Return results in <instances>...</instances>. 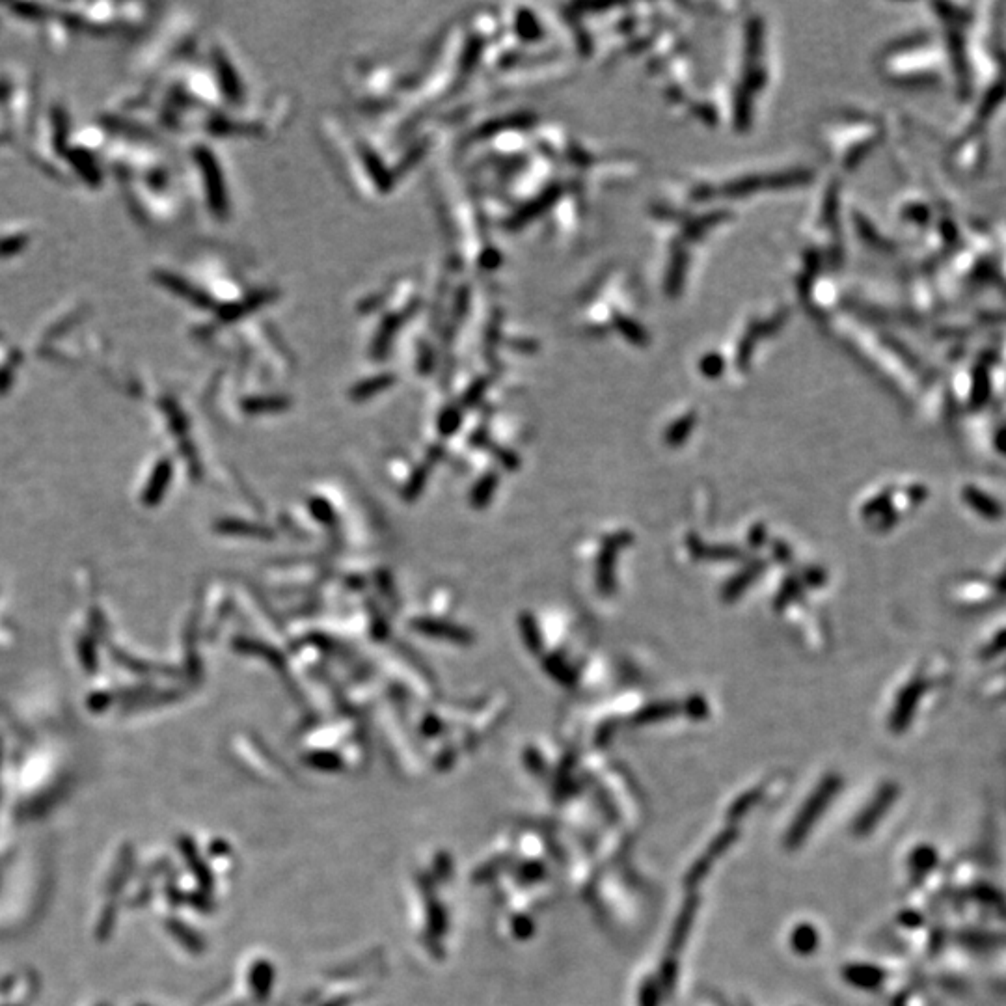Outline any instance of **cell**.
<instances>
[{"instance_id": "cell-3", "label": "cell", "mask_w": 1006, "mask_h": 1006, "mask_svg": "<svg viewBox=\"0 0 1006 1006\" xmlns=\"http://www.w3.org/2000/svg\"><path fill=\"white\" fill-rule=\"evenodd\" d=\"M578 327L587 334L647 345L649 332L639 315V304L628 272L608 267L578 300Z\"/></svg>"}, {"instance_id": "cell-2", "label": "cell", "mask_w": 1006, "mask_h": 1006, "mask_svg": "<svg viewBox=\"0 0 1006 1006\" xmlns=\"http://www.w3.org/2000/svg\"><path fill=\"white\" fill-rule=\"evenodd\" d=\"M729 55L723 81L714 94V118H723L736 131H748L757 122L764 97L774 84V60L770 32L764 17L746 14L727 43Z\"/></svg>"}, {"instance_id": "cell-5", "label": "cell", "mask_w": 1006, "mask_h": 1006, "mask_svg": "<svg viewBox=\"0 0 1006 1006\" xmlns=\"http://www.w3.org/2000/svg\"><path fill=\"white\" fill-rule=\"evenodd\" d=\"M738 839V830L736 828H727V830L721 831L720 835L708 844L707 854L697 859L694 863V867L688 871L686 878H684V885L694 891L695 887L699 884H703V880L707 878L708 872H710V867L716 859H720L733 844L736 843Z\"/></svg>"}, {"instance_id": "cell-1", "label": "cell", "mask_w": 1006, "mask_h": 1006, "mask_svg": "<svg viewBox=\"0 0 1006 1006\" xmlns=\"http://www.w3.org/2000/svg\"><path fill=\"white\" fill-rule=\"evenodd\" d=\"M735 220V211L716 205H695L666 200L654 205V282L667 300H680L692 286L710 237Z\"/></svg>"}, {"instance_id": "cell-10", "label": "cell", "mask_w": 1006, "mask_h": 1006, "mask_svg": "<svg viewBox=\"0 0 1006 1006\" xmlns=\"http://www.w3.org/2000/svg\"><path fill=\"white\" fill-rule=\"evenodd\" d=\"M759 798H761V794H759V792H751V794L742 796V798L733 805V809L729 811V822H738L742 816L751 811V807H753L755 803L759 802Z\"/></svg>"}, {"instance_id": "cell-7", "label": "cell", "mask_w": 1006, "mask_h": 1006, "mask_svg": "<svg viewBox=\"0 0 1006 1006\" xmlns=\"http://www.w3.org/2000/svg\"><path fill=\"white\" fill-rule=\"evenodd\" d=\"M844 979L857 988H876L882 982V973L871 966H846L843 971Z\"/></svg>"}, {"instance_id": "cell-8", "label": "cell", "mask_w": 1006, "mask_h": 1006, "mask_svg": "<svg viewBox=\"0 0 1006 1006\" xmlns=\"http://www.w3.org/2000/svg\"><path fill=\"white\" fill-rule=\"evenodd\" d=\"M790 943H792V949L798 954L809 956L818 947V932L811 925H800L792 932Z\"/></svg>"}, {"instance_id": "cell-6", "label": "cell", "mask_w": 1006, "mask_h": 1006, "mask_svg": "<svg viewBox=\"0 0 1006 1006\" xmlns=\"http://www.w3.org/2000/svg\"><path fill=\"white\" fill-rule=\"evenodd\" d=\"M699 897L697 893H692L690 897L684 900L682 908H680L679 915L675 919V926L671 930V938H669V954L667 956H673L677 958L686 941H688V936L692 932V926H694L695 913H697V908H699Z\"/></svg>"}, {"instance_id": "cell-4", "label": "cell", "mask_w": 1006, "mask_h": 1006, "mask_svg": "<svg viewBox=\"0 0 1006 1006\" xmlns=\"http://www.w3.org/2000/svg\"><path fill=\"white\" fill-rule=\"evenodd\" d=\"M837 789H839V781L830 777L815 790V794L803 805L802 811L792 822V826L787 831V837H785V846L789 850H796L807 839V835H809V831L813 830L818 816L826 811L831 798L837 794Z\"/></svg>"}, {"instance_id": "cell-11", "label": "cell", "mask_w": 1006, "mask_h": 1006, "mask_svg": "<svg viewBox=\"0 0 1006 1006\" xmlns=\"http://www.w3.org/2000/svg\"><path fill=\"white\" fill-rule=\"evenodd\" d=\"M660 986L654 980H647L639 990V1006L660 1005Z\"/></svg>"}, {"instance_id": "cell-9", "label": "cell", "mask_w": 1006, "mask_h": 1006, "mask_svg": "<svg viewBox=\"0 0 1006 1006\" xmlns=\"http://www.w3.org/2000/svg\"><path fill=\"white\" fill-rule=\"evenodd\" d=\"M677 975H679V966H677V958L673 956H667L666 960L662 962V969H660V980H658V986L660 990L669 995L673 992L675 988V982H677Z\"/></svg>"}]
</instances>
